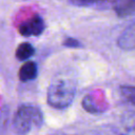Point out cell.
Instances as JSON below:
<instances>
[{
  "label": "cell",
  "mask_w": 135,
  "mask_h": 135,
  "mask_svg": "<svg viewBox=\"0 0 135 135\" xmlns=\"http://www.w3.org/2000/svg\"><path fill=\"white\" fill-rule=\"evenodd\" d=\"M45 28L44 20L39 15H33L25 21H23L19 25V33L24 37H31V36H39L43 33Z\"/></svg>",
  "instance_id": "obj_3"
},
{
  "label": "cell",
  "mask_w": 135,
  "mask_h": 135,
  "mask_svg": "<svg viewBox=\"0 0 135 135\" xmlns=\"http://www.w3.org/2000/svg\"><path fill=\"white\" fill-rule=\"evenodd\" d=\"M62 44L66 47H80V42L77 39L72 37H66L62 42Z\"/></svg>",
  "instance_id": "obj_11"
},
{
  "label": "cell",
  "mask_w": 135,
  "mask_h": 135,
  "mask_svg": "<svg viewBox=\"0 0 135 135\" xmlns=\"http://www.w3.org/2000/svg\"><path fill=\"white\" fill-rule=\"evenodd\" d=\"M38 75V68L34 61H25L19 69V79L21 81L34 80Z\"/></svg>",
  "instance_id": "obj_6"
},
{
  "label": "cell",
  "mask_w": 135,
  "mask_h": 135,
  "mask_svg": "<svg viewBox=\"0 0 135 135\" xmlns=\"http://www.w3.org/2000/svg\"><path fill=\"white\" fill-rule=\"evenodd\" d=\"M76 95V83L65 77L54 79L47 89L46 100L49 105L54 109L62 110L69 108Z\"/></svg>",
  "instance_id": "obj_1"
},
{
  "label": "cell",
  "mask_w": 135,
  "mask_h": 135,
  "mask_svg": "<svg viewBox=\"0 0 135 135\" xmlns=\"http://www.w3.org/2000/svg\"><path fill=\"white\" fill-rule=\"evenodd\" d=\"M114 11L120 18L131 16L135 13V0H117L114 5Z\"/></svg>",
  "instance_id": "obj_5"
},
{
  "label": "cell",
  "mask_w": 135,
  "mask_h": 135,
  "mask_svg": "<svg viewBox=\"0 0 135 135\" xmlns=\"http://www.w3.org/2000/svg\"><path fill=\"white\" fill-rule=\"evenodd\" d=\"M43 116L39 108L22 104L18 108L13 119V129L17 135H27L33 129L42 124Z\"/></svg>",
  "instance_id": "obj_2"
},
{
  "label": "cell",
  "mask_w": 135,
  "mask_h": 135,
  "mask_svg": "<svg viewBox=\"0 0 135 135\" xmlns=\"http://www.w3.org/2000/svg\"><path fill=\"white\" fill-rule=\"evenodd\" d=\"M120 93L127 101L135 105V85H121Z\"/></svg>",
  "instance_id": "obj_9"
},
{
  "label": "cell",
  "mask_w": 135,
  "mask_h": 135,
  "mask_svg": "<svg viewBox=\"0 0 135 135\" xmlns=\"http://www.w3.org/2000/svg\"><path fill=\"white\" fill-rule=\"evenodd\" d=\"M35 53V49L34 46L28 43V42H22L18 45L17 50H16V57L19 60H27L28 58H31Z\"/></svg>",
  "instance_id": "obj_7"
},
{
  "label": "cell",
  "mask_w": 135,
  "mask_h": 135,
  "mask_svg": "<svg viewBox=\"0 0 135 135\" xmlns=\"http://www.w3.org/2000/svg\"><path fill=\"white\" fill-rule=\"evenodd\" d=\"M117 45L126 51L135 49V21L127 26L124 31L118 36Z\"/></svg>",
  "instance_id": "obj_4"
},
{
  "label": "cell",
  "mask_w": 135,
  "mask_h": 135,
  "mask_svg": "<svg viewBox=\"0 0 135 135\" xmlns=\"http://www.w3.org/2000/svg\"><path fill=\"white\" fill-rule=\"evenodd\" d=\"M121 124L128 132L135 133V111L126 112L121 117Z\"/></svg>",
  "instance_id": "obj_8"
},
{
  "label": "cell",
  "mask_w": 135,
  "mask_h": 135,
  "mask_svg": "<svg viewBox=\"0 0 135 135\" xmlns=\"http://www.w3.org/2000/svg\"><path fill=\"white\" fill-rule=\"evenodd\" d=\"M74 5L77 6H88V5H93L96 3H100L107 0H70Z\"/></svg>",
  "instance_id": "obj_10"
}]
</instances>
